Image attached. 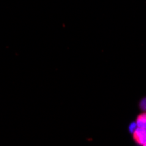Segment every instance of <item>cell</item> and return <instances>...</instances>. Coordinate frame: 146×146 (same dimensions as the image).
<instances>
[{
	"instance_id": "1",
	"label": "cell",
	"mask_w": 146,
	"mask_h": 146,
	"mask_svg": "<svg viewBox=\"0 0 146 146\" xmlns=\"http://www.w3.org/2000/svg\"><path fill=\"white\" fill-rule=\"evenodd\" d=\"M133 138L136 143L143 145L146 143V129L137 127L133 132Z\"/></svg>"
},
{
	"instance_id": "2",
	"label": "cell",
	"mask_w": 146,
	"mask_h": 146,
	"mask_svg": "<svg viewBox=\"0 0 146 146\" xmlns=\"http://www.w3.org/2000/svg\"><path fill=\"white\" fill-rule=\"evenodd\" d=\"M136 123H137V127L146 129V112L142 113L137 116Z\"/></svg>"
},
{
	"instance_id": "3",
	"label": "cell",
	"mask_w": 146,
	"mask_h": 146,
	"mask_svg": "<svg viewBox=\"0 0 146 146\" xmlns=\"http://www.w3.org/2000/svg\"><path fill=\"white\" fill-rule=\"evenodd\" d=\"M139 107L142 110L146 112V98H143L141 100V102L139 103Z\"/></svg>"
},
{
	"instance_id": "4",
	"label": "cell",
	"mask_w": 146,
	"mask_h": 146,
	"mask_svg": "<svg viewBox=\"0 0 146 146\" xmlns=\"http://www.w3.org/2000/svg\"><path fill=\"white\" fill-rule=\"evenodd\" d=\"M137 128V123H132L130 124V126H129V130H130L131 133H133V132L135 131V129H136Z\"/></svg>"
},
{
	"instance_id": "5",
	"label": "cell",
	"mask_w": 146,
	"mask_h": 146,
	"mask_svg": "<svg viewBox=\"0 0 146 146\" xmlns=\"http://www.w3.org/2000/svg\"><path fill=\"white\" fill-rule=\"evenodd\" d=\"M143 145H145V146H146V143H144V144H143Z\"/></svg>"
}]
</instances>
